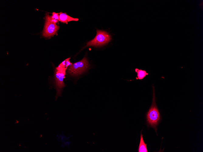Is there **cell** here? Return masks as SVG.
I'll return each instance as SVG.
<instances>
[{
	"label": "cell",
	"mask_w": 203,
	"mask_h": 152,
	"mask_svg": "<svg viewBox=\"0 0 203 152\" xmlns=\"http://www.w3.org/2000/svg\"><path fill=\"white\" fill-rule=\"evenodd\" d=\"M153 87V97L151 106L146 115L147 122L148 125L156 130L160 119L159 112L156 103L155 90Z\"/></svg>",
	"instance_id": "cell-1"
},
{
	"label": "cell",
	"mask_w": 203,
	"mask_h": 152,
	"mask_svg": "<svg viewBox=\"0 0 203 152\" xmlns=\"http://www.w3.org/2000/svg\"><path fill=\"white\" fill-rule=\"evenodd\" d=\"M66 69L65 68L59 66L56 68L54 76V86L57 91L56 100L61 96L62 91L65 86L64 79L65 77Z\"/></svg>",
	"instance_id": "cell-2"
},
{
	"label": "cell",
	"mask_w": 203,
	"mask_h": 152,
	"mask_svg": "<svg viewBox=\"0 0 203 152\" xmlns=\"http://www.w3.org/2000/svg\"><path fill=\"white\" fill-rule=\"evenodd\" d=\"M96 32L95 37L87 43L85 48L89 46H102L107 44L111 40L110 35L107 32L98 29Z\"/></svg>",
	"instance_id": "cell-3"
},
{
	"label": "cell",
	"mask_w": 203,
	"mask_h": 152,
	"mask_svg": "<svg viewBox=\"0 0 203 152\" xmlns=\"http://www.w3.org/2000/svg\"><path fill=\"white\" fill-rule=\"evenodd\" d=\"M89 66L88 60L85 57L80 61L72 64L68 66V73L71 76H78L86 71Z\"/></svg>",
	"instance_id": "cell-4"
},
{
	"label": "cell",
	"mask_w": 203,
	"mask_h": 152,
	"mask_svg": "<svg viewBox=\"0 0 203 152\" xmlns=\"http://www.w3.org/2000/svg\"><path fill=\"white\" fill-rule=\"evenodd\" d=\"M59 28V26L56 24L51 22L45 16V22L43 36L46 37H50L56 34Z\"/></svg>",
	"instance_id": "cell-5"
},
{
	"label": "cell",
	"mask_w": 203,
	"mask_h": 152,
	"mask_svg": "<svg viewBox=\"0 0 203 152\" xmlns=\"http://www.w3.org/2000/svg\"><path fill=\"white\" fill-rule=\"evenodd\" d=\"M59 19L58 21L67 24L68 22L72 21H77L78 20V19L74 18L69 16L65 13L60 12L59 13Z\"/></svg>",
	"instance_id": "cell-6"
},
{
	"label": "cell",
	"mask_w": 203,
	"mask_h": 152,
	"mask_svg": "<svg viewBox=\"0 0 203 152\" xmlns=\"http://www.w3.org/2000/svg\"><path fill=\"white\" fill-rule=\"evenodd\" d=\"M138 152H148L146 144H145L143 140V135L141 133L140 140L138 148Z\"/></svg>",
	"instance_id": "cell-7"
},
{
	"label": "cell",
	"mask_w": 203,
	"mask_h": 152,
	"mask_svg": "<svg viewBox=\"0 0 203 152\" xmlns=\"http://www.w3.org/2000/svg\"><path fill=\"white\" fill-rule=\"evenodd\" d=\"M135 71L137 73L136 79L141 80L148 74L146 71L138 69H135Z\"/></svg>",
	"instance_id": "cell-8"
},
{
	"label": "cell",
	"mask_w": 203,
	"mask_h": 152,
	"mask_svg": "<svg viewBox=\"0 0 203 152\" xmlns=\"http://www.w3.org/2000/svg\"><path fill=\"white\" fill-rule=\"evenodd\" d=\"M70 58H69L66 59V65L65 66V68L66 69L67 68V67L69 66H70L71 65L72 63L70 62L69 61Z\"/></svg>",
	"instance_id": "cell-9"
},
{
	"label": "cell",
	"mask_w": 203,
	"mask_h": 152,
	"mask_svg": "<svg viewBox=\"0 0 203 152\" xmlns=\"http://www.w3.org/2000/svg\"><path fill=\"white\" fill-rule=\"evenodd\" d=\"M52 16L54 19L58 20L59 19V13H57L53 12L52 15Z\"/></svg>",
	"instance_id": "cell-10"
}]
</instances>
